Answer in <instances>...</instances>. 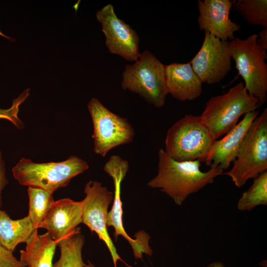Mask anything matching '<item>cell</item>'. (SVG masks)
Listing matches in <instances>:
<instances>
[{
    "mask_svg": "<svg viewBox=\"0 0 267 267\" xmlns=\"http://www.w3.org/2000/svg\"><path fill=\"white\" fill-rule=\"evenodd\" d=\"M258 37L254 34L245 40L235 38L229 44L232 58L246 89L262 105L267 96V53L257 43Z\"/></svg>",
    "mask_w": 267,
    "mask_h": 267,
    "instance_id": "52a82bcc",
    "label": "cell"
},
{
    "mask_svg": "<svg viewBox=\"0 0 267 267\" xmlns=\"http://www.w3.org/2000/svg\"><path fill=\"white\" fill-rule=\"evenodd\" d=\"M165 65L151 51L144 50L133 65L125 66L121 87L136 93L155 107H163L168 94Z\"/></svg>",
    "mask_w": 267,
    "mask_h": 267,
    "instance_id": "8992f818",
    "label": "cell"
},
{
    "mask_svg": "<svg viewBox=\"0 0 267 267\" xmlns=\"http://www.w3.org/2000/svg\"><path fill=\"white\" fill-rule=\"evenodd\" d=\"M251 186L241 195L237 204L241 211H250L259 205H267V171L254 178Z\"/></svg>",
    "mask_w": 267,
    "mask_h": 267,
    "instance_id": "44dd1931",
    "label": "cell"
},
{
    "mask_svg": "<svg viewBox=\"0 0 267 267\" xmlns=\"http://www.w3.org/2000/svg\"><path fill=\"white\" fill-rule=\"evenodd\" d=\"M204 32L202 45L189 63L202 83L211 85L220 82L230 71L232 55L229 42Z\"/></svg>",
    "mask_w": 267,
    "mask_h": 267,
    "instance_id": "8fae6325",
    "label": "cell"
},
{
    "mask_svg": "<svg viewBox=\"0 0 267 267\" xmlns=\"http://www.w3.org/2000/svg\"><path fill=\"white\" fill-rule=\"evenodd\" d=\"M88 163L76 156L62 162L37 163L22 158L12 168L14 178L21 185L53 193L66 186L72 178L87 170Z\"/></svg>",
    "mask_w": 267,
    "mask_h": 267,
    "instance_id": "3957f363",
    "label": "cell"
},
{
    "mask_svg": "<svg viewBox=\"0 0 267 267\" xmlns=\"http://www.w3.org/2000/svg\"><path fill=\"white\" fill-rule=\"evenodd\" d=\"M215 140L199 116L185 115L168 129L164 150L177 161L205 162Z\"/></svg>",
    "mask_w": 267,
    "mask_h": 267,
    "instance_id": "277c9868",
    "label": "cell"
},
{
    "mask_svg": "<svg viewBox=\"0 0 267 267\" xmlns=\"http://www.w3.org/2000/svg\"><path fill=\"white\" fill-rule=\"evenodd\" d=\"M232 6L248 23L267 28V0H234Z\"/></svg>",
    "mask_w": 267,
    "mask_h": 267,
    "instance_id": "7402d4cb",
    "label": "cell"
},
{
    "mask_svg": "<svg viewBox=\"0 0 267 267\" xmlns=\"http://www.w3.org/2000/svg\"><path fill=\"white\" fill-rule=\"evenodd\" d=\"M257 43L265 50H267V28H265L259 33Z\"/></svg>",
    "mask_w": 267,
    "mask_h": 267,
    "instance_id": "484cf974",
    "label": "cell"
},
{
    "mask_svg": "<svg viewBox=\"0 0 267 267\" xmlns=\"http://www.w3.org/2000/svg\"><path fill=\"white\" fill-rule=\"evenodd\" d=\"M84 192L86 196L82 201V223L91 232H95L106 244L111 255L114 267H117L118 260L128 267H132L123 261L117 253L107 230L108 209L113 198V193L102 186L101 182L92 180L86 183Z\"/></svg>",
    "mask_w": 267,
    "mask_h": 267,
    "instance_id": "30bf717a",
    "label": "cell"
},
{
    "mask_svg": "<svg viewBox=\"0 0 267 267\" xmlns=\"http://www.w3.org/2000/svg\"><path fill=\"white\" fill-rule=\"evenodd\" d=\"M201 165L199 160L175 161L161 148L158 151L157 174L147 185L159 188L180 206L190 195L213 183L216 178L223 174V170L219 166L202 172Z\"/></svg>",
    "mask_w": 267,
    "mask_h": 267,
    "instance_id": "6da1fadb",
    "label": "cell"
},
{
    "mask_svg": "<svg viewBox=\"0 0 267 267\" xmlns=\"http://www.w3.org/2000/svg\"><path fill=\"white\" fill-rule=\"evenodd\" d=\"M53 194L42 189L28 187L29 213L27 216L36 229H38L54 201Z\"/></svg>",
    "mask_w": 267,
    "mask_h": 267,
    "instance_id": "ffe728a7",
    "label": "cell"
},
{
    "mask_svg": "<svg viewBox=\"0 0 267 267\" xmlns=\"http://www.w3.org/2000/svg\"><path fill=\"white\" fill-rule=\"evenodd\" d=\"M0 36H2V37L5 38L6 39H8V40H10V39H11L10 37H8V36H6V35H4V34H3V33H2L0 31Z\"/></svg>",
    "mask_w": 267,
    "mask_h": 267,
    "instance_id": "83f0119b",
    "label": "cell"
},
{
    "mask_svg": "<svg viewBox=\"0 0 267 267\" xmlns=\"http://www.w3.org/2000/svg\"><path fill=\"white\" fill-rule=\"evenodd\" d=\"M207 267H225L222 262L215 261L208 265Z\"/></svg>",
    "mask_w": 267,
    "mask_h": 267,
    "instance_id": "4316f807",
    "label": "cell"
},
{
    "mask_svg": "<svg viewBox=\"0 0 267 267\" xmlns=\"http://www.w3.org/2000/svg\"><path fill=\"white\" fill-rule=\"evenodd\" d=\"M8 182V180L5 176L4 162L2 158V153L0 151V209L2 205L1 192Z\"/></svg>",
    "mask_w": 267,
    "mask_h": 267,
    "instance_id": "d4e9b609",
    "label": "cell"
},
{
    "mask_svg": "<svg viewBox=\"0 0 267 267\" xmlns=\"http://www.w3.org/2000/svg\"><path fill=\"white\" fill-rule=\"evenodd\" d=\"M0 267H26L20 260H18L13 252L4 247L0 243Z\"/></svg>",
    "mask_w": 267,
    "mask_h": 267,
    "instance_id": "cb8c5ba5",
    "label": "cell"
},
{
    "mask_svg": "<svg viewBox=\"0 0 267 267\" xmlns=\"http://www.w3.org/2000/svg\"><path fill=\"white\" fill-rule=\"evenodd\" d=\"M259 111L255 110L244 115L243 118L225 136L216 140L205 161L210 167L219 166L223 170L227 169L237 155L241 143Z\"/></svg>",
    "mask_w": 267,
    "mask_h": 267,
    "instance_id": "9a60e30c",
    "label": "cell"
},
{
    "mask_svg": "<svg viewBox=\"0 0 267 267\" xmlns=\"http://www.w3.org/2000/svg\"><path fill=\"white\" fill-rule=\"evenodd\" d=\"M82 223V202L66 198L54 201L38 228H44L56 241L72 233Z\"/></svg>",
    "mask_w": 267,
    "mask_h": 267,
    "instance_id": "5bb4252c",
    "label": "cell"
},
{
    "mask_svg": "<svg viewBox=\"0 0 267 267\" xmlns=\"http://www.w3.org/2000/svg\"><path fill=\"white\" fill-rule=\"evenodd\" d=\"M96 17L101 24L109 52L129 61L137 60L141 55L138 34L117 16L113 5H105L97 11Z\"/></svg>",
    "mask_w": 267,
    "mask_h": 267,
    "instance_id": "7c38bea8",
    "label": "cell"
},
{
    "mask_svg": "<svg viewBox=\"0 0 267 267\" xmlns=\"http://www.w3.org/2000/svg\"><path fill=\"white\" fill-rule=\"evenodd\" d=\"M197 2L199 13L197 23L200 30L207 31L222 41L235 38L234 34L239 30L240 25L229 18L233 1L198 0Z\"/></svg>",
    "mask_w": 267,
    "mask_h": 267,
    "instance_id": "4fadbf2b",
    "label": "cell"
},
{
    "mask_svg": "<svg viewBox=\"0 0 267 267\" xmlns=\"http://www.w3.org/2000/svg\"><path fill=\"white\" fill-rule=\"evenodd\" d=\"M29 92V89H25L17 98L13 100L12 105L9 108H0V119L7 120L18 129H23L24 125L19 118L18 114L20 105L27 98L30 94Z\"/></svg>",
    "mask_w": 267,
    "mask_h": 267,
    "instance_id": "603a6c76",
    "label": "cell"
},
{
    "mask_svg": "<svg viewBox=\"0 0 267 267\" xmlns=\"http://www.w3.org/2000/svg\"><path fill=\"white\" fill-rule=\"evenodd\" d=\"M168 94L180 102L193 100L202 91V83L189 63H173L165 66Z\"/></svg>",
    "mask_w": 267,
    "mask_h": 267,
    "instance_id": "2e32d148",
    "label": "cell"
},
{
    "mask_svg": "<svg viewBox=\"0 0 267 267\" xmlns=\"http://www.w3.org/2000/svg\"><path fill=\"white\" fill-rule=\"evenodd\" d=\"M26 243L25 249L20 251V260L26 267H53L58 241L47 232L40 234L36 229Z\"/></svg>",
    "mask_w": 267,
    "mask_h": 267,
    "instance_id": "e0dca14e",
    "label": "cell"
},
{
    "mask_svg": "<svg viewBox=\"0 0 267 267\" xmlns=\"http://www.w3.org/2000/svg\"><path fill=\"white\" fill-rule=\"evenodd\" d=\"M28 216L12 220L8 214L0 209V243L13 252L21 243H26L36 229Z\"/></svg>",
    "mask_w": 267,
    "mask_h": 267,
    "instance_id": "ac0fdd59",
    "label": "cell"
},
{
    "mask_svg": "<svg viewBox=\"0 0 267 267\" xmlns=\"http://www.w3.org/2000/svg\"><path fill=\"white\" fill-rule=\"evenodd\" d=\"M261 105L240 82L226 93L211 97L199 116L217 140L232 129L242 115L255 111Z\"/></svg>",
    "mask_w": 267,
    "mask_h": 267,
    "instance_id": "7a4b0ae2",
    "label": "cell"
},
{
    "mask_svg": "<svg viewBox=\"0 0 267 267\" xmlns=\"http://www.w3.org/2000/svg\"><path fill=\"white\" fill-rule=\"evenodd\" d=\"M88 108L93 124V151L102 157L113 148L133 141L135 131L128 120L111 112L96 98Z\"/></svg>",
    "mask_w": 267,
    "mask_h": 267,
    "instance_id": "ba28073f",
    "label": "cell"
},
{
    "mask_svg": "<svg viewBox=\"0 0 267 267\" xmlns=\"http://www.w3.org/2000/svg\"><path fill=\"white\" fill-rule=\"evenodd\" d=\"M231 169L223 174L237 187L267 171V109L251 123Z\"/></svg>",
    "mask_w": 267,
    "mask_h": 267,
    "instance_id": "5b68a950",
    "label": "cell"
},
{
    "mask_svg": "<svg viewBox=\"0 0 267 267\" xmlns=\"http://www.w3.org/2000/svg\"><path fill=\"white\" fill-rule=\"evenodd\" d=\"M129 169L128 161L118 155H111L104 166V171L113 179L114 187V201L111 210L108 213L107 226L114 228L115 241L119 236H123L131 245L134 257L141 259L143 254L150 256L153 254L149 245L150 237L145 231L140 230L135 234L134 239L132 238L127 233L123 225L121 189L122 182Z\"/></svg>",
    "mask_w": 267,
    "mask_h": 267,
    "instance_id": "9c48e42d",
    "label": "cell"
},
{
    "mask_svg": "<svg viewBox=\"0 0 267 267\" xmlns=\"http://www.w3.org/2000/svg\"><path fill=\"white\" fill-rule=\"evenodd\" d=\"M85 238L77 227L72 233L58 241L60 255L53 267H86L82 259V250Z\"/></svg>",
    "mask_w": 267,
    "mask_h": 267,
    "instance_id": "d6986e66",
    "label": "cell"
}]
</instances>
